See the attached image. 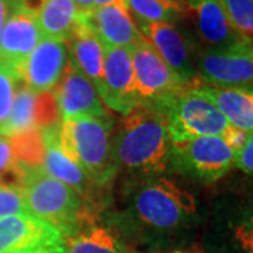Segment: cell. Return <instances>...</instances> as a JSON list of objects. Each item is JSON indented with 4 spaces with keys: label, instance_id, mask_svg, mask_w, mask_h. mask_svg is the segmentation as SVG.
Wrapping results in <instances>:
<instances>
[{
    "label": "cell",
    "instance_id": "6da1fadb",
    "mask_svg": "<svg viewBox=\"0 0 253 253\" xmlns=\"http://www.w3.org/2000/svg\"><path fill=\"white\" fill-rule=\"evenodd\" d=\"M172 156L166 118L155 103H139L123 120L113 142V162L136 172H161Z\"/></svg>",
    "mask_w": 253,
    "mask_h": 253
},
{
    "label": "cell",
    "instance_id": "7a4b0ae2",
    "mask_svg": "<svg viewBox=\"0 0 253 253\" xmlns=\"http://www.w3.org/2000/svg\"><path fill=\"white\" fill-rule=\"evenodd\" d=\"M59 144L65 155L83 170L87 180L100 184L114 174L109 117L63 120L59 126Z\"/></svg>",
    "mask_w": 253,
    "mask_h": 253
},
{
    "label": "cell",
    "instance_id": "3957f363",
    "mask_svg": "<svg viewBox=\"0 0 253 253\" xmlns=\"http://www.w3.org/2000/svg\"><path fill=\"white\" fill-rule=\"evenodd\" d=\"M154 103L166 118L172 145L200 136H222L229 128L219 110L196 89V84Z\"/></svg>",
    "mask_w": 253,
    "mask_h": 253
},
{
    "label": "cell",
    "instance_id": "277c9868",
    "mask_svg": "<svg viewBox=\"0 0 253 253\" xmlns=\"http://www.w3.org/2000/svg\"><path fill=\"white\" fill-rule=\"evenodd\" d=\"M30 214L44 219L58 228L62 235L71 234L82 218L79 194L56 180L42 166L28 168L23 184Z\"/></svg>",
    "mask_w": 253,
    "mask_h": 253
},
{
    "label": "cell",
    "instance_id": "5b68a950",
    "mask_svg": "<svg viewBox=\"0 0 253 253\" xmlns=\"http://www.w3.org/2000/svg\"><path fill=\"white\" fill-rule=\"evenodd\" d=\"M134 207L149 225L169 229L180 225L196 214L197 203L187 190L168 179L144 184L136 193Z\"/></svg>",
    "mask_w": 253,
    "mask_h": 253
},
{
    "label": "cell",
    "instance_id": "8992f818",
    "mask_svg": "<svg viewBox=\"0 0 253 253\" xmlns=\"http://www.w3.org/2000/svg\"><path fill=\"white\" fill-rule=\"evenodd\" d=\"M172 156L183 172L211 183L235 168L236 152L221 136H200L184 144L172 145Z\"/></svg>",
    "mask_w": 253,
    "mask_h": 253
},
{
    "label": "cell",
    "instance_id": "52a82bcc",
    "mask_svg": "<svg viewBox=\"0 0 253 253\" xmlns=\"http://www.w3.org/2000/svg\"><path fill=\"white\" fill-rule=\"evenodd\" d=\"M197 72L204 84L253 89V42L244 40L224 49H207Z\"/></svg>",
    "mask_w": 253,
    "mask_h": 253
},
{
    "label": "cell",
    "instance_id": "ba28073f",
    "mask_svg": "<svg viewBox=\"0 0 253 253\" xmlns=\"http://www.w3.org/2000/svg\"><path fill=\"white\" fill-rule=\"evenodd\" d=\"M131 58L136 90L141 99L161 101L190 87L146 40L131 48Z\"/></svg>",
    "mask_w": 253,
    "mask_h": 253
},
{
    "label": "cell",
    "instance_id": "9c48e42d",
    "mask_svg": "<svg viewBox=\"0 0 253 253\" xmlns=\"http://www.w3.org/2000/svg\"><path fill=\"white\" fill-rule=\"evenodd\" d=\"M101 101L111 110L128 114L142 99L135 86L131 48L104 46Z\"/></svg>",
    "mask_w": 253,
    "mask_h": 253
},
{
    "label": "cell",
    "instance_id": "30bf717a",
    "mask_svg": "<svg viewBox=\"0 0 253 253\" xmlns=\"http://www.w3.org/2000/svg\"><path fill=\"white\" fill-rule=\"evenodd\" d=\"M55 99L63 120L78 117L107 118V111L94 84L73 65L66 62L62 76L54 87Z\"/></svg>",
    "mask_w": 253,
    "mask_h": 253
},
{
    "label": "cell",
    "instance_id": "8fae6325",
    "mask_svg": "<svg viewBox=\"0 0 253 253\" xmlns=\"http://www.w3.org/2000/svg\"><path fill=\"white\" fill-rule=\"evenodd\" d=\"M66 66V42L42 38L17 69L18 78L37 93L52 91Z\"/></svg>",
    "mask_w": 253,
    "mask_h": 253
},
{
    "label": "cell",
    "instance_id": "7c38bea8",
    "mask_svg": "<svg viewBox=\"0 0 253 253\" xmlns=\"http://www.w3.org/2000/svg\"><path fill=\"white\" fill-rule=\"evenodd\" d=\"M49 245H63V235L44 219L31 214L0 218V253Z\"/></svg>",
    "mask_w": 253,
    "mask_h": 253
},
{
    "label": "cell",
    "instance_id": "4fadbf2b",
    "mask_svg": "<svg viewBox=\"0 0 253 253\" xmlns=\"http://www.w3.org/2000/svg\"><path fill=\"white\" fill-rule=\"evenodd\" d=\"M139 31L162 59L187 86L197 84V72L191 62L189 42L170 23H139Z\"/></svg>",
    "mask_w": 253,
    "mask_h": 253
},
{
    "label": "cell",
    "instance_id": "5bb4252c",
    "mask_svg": "<svg viewBox=\"0 0 253 253\" xmlns=\"http://www.w3.org/2000/svg\"><path fill=\"white\" fill-rule=\"evenodd\" d=\"M41 40L37 13L10 6L0 38V61L17 71Z\"/></svg>",
    "mask_w": 253,
    "mask_h": 253
},
{
    "label": "cell",
    "instance_id": "9a60e30c",
    "mask_svg": "<svg viewBox=\"0 0 253 253\" xmlns=\"http://www.w3.org/2000/svg\"><path fill=\"white\" fill-rule=\"evenodd\" d=\"M87 18L103 46L132 48L145 40L126 9V1L94 7Z\"/></svg>",
    "mask_w": 253,
    "mask_h": 253
},
{
    "label": "cell",
    "instance_id": "2e32d148",
    "mask_svg": "<svg viewBox=\"0 0 253 253\" xmlns=\"http://www.w3.org/2000/svg\"><path fill=\"white\" fill-rule=\"evenodd\" d=\"M184 1L187 6V16H191L200 38L210 46L208 49H224L245 40L231 26L219 0Z\"/></svg>",
    "mask_w": 253,
    "mask_h": 253
},
{
    "label": "cell",
    "instance_id": "e0dca14e",
    "mask_svg": "<svg viewBox=\"0 0 253 253\" xmlns=\"http://www.w3.org/2000/svg\"><path fill=\"white\" fill-rule=\"evenodd\" d=\"M87 16H83L66 44L71 49V62L94 84L99 93L103 86L104 46L91 30Z\"/></svg>",
    "mask_w": 253,
    "mask_h": 253
},
{
    "label": "cell",
    "instance_id": "ac0fdd59",
    "mask_svg": "<svg viewBox=\"0 0 253 253\" xmlns=\"http://www.w3.org/2000/svg\"><path fill=\"white\" fill-rule=\"evenodd\" d=\"M196 89L219 110L229 126L252 134L253 89L221 87L200 83L196 84Z\"/></svg>",
    "mask_w": 253,
    "mask_h": 253
},
{
    "label": "cell",
    "instance_id": "d6986e66",
    "mask_svg": "<svg viewBox=\"0 0 253 253\" xmlns=\"http://www.w3.org/2000/svg\"><path fill=\"white\" fill-rule=\"evenodd\" d=\"M59 126L41 129L44 142L42 168L48 174H51L56 180L68 184L79 194L86 190L87 177L81 168L62 151L59 144Z\"/></svg>",
    "mask_w": 253,
    "mask_h": 253
},
{
    "label": "cell",
    "instance_id": "ffe728a7",
    "mask_svg": "<svg viewBox=\"0 0 253 253\" xmlns=\"http://www.w3.org/2000/svg\"><path fill=\"white\" fill-rule=\"evenodd\" d=\"M83 16L72 0H45L37 13V21L42 38L66 42Z\"/></svg>",
    "mask_w": 253,
    "mask_h": 253
},
{
    "label": "cell",
    "instance_id": "44dd1931",
    "mask_svg": "<svg viewBox=\"0 0 253 253\" xmlns=\"http://www.w3.org/2000/svg\"><path fill=\"white\" fill-rule=\"evenodd\" d=\"M126 4L138 23L174 24L187 16L184 0H126Z\"/></svg>",
    "mask_w": 253,
    "mask_h": 253
},
{
    "label": "cell",
    "instance_id": "7402d4cb",
    "mask_svg": "<svg viewBox=\"0 0 253 253\" xmlns=\"http://www.w3.org/2000/svg\"><path fill=\"white\" fill-rule=\"evenodd\" d=\"M37 96L38 93L31 90L23 82L18 84L9 117L0 129V135H14L18 132L37 128Z\"/></svg>",
    "mask_w": 253,
    "mask_h": 253
},
{
    "label": "cell",
    "instance_id": "603a6c76",
    "mask_svg": "<svg viewBox=\"0 0 253 253\" xmlns=\"http://www.w3.org/2000/svg\"><path fill=\"white\" fill-rule=\"evenodd\" d=\"M66 253H123V249L109 229L90 226L69 239Z\"/></svg>",
    "mask_w": 253,
    "mask_h": 253
},
{
    "label": "cell",
    "instance_id": "cb8c5ba5",
    "mask_svg": "<svg viewBox=\"0 0 253 253\" xmlns=\"http://www.w3.org/2000/svg\"><path fill=\"white\" fill-rule=\"evenodd\" d=\"M16 161L28 168L42 166L44 162V142L41 129H28L7 136Z\"/></svg>",
    "mask_w": 253,
    "mask_h": 253
},
{
    "label": "cell",
    "instance_id": "d4e9b609",
    "mask_svg": "<svg viewBox=\"0 0 253 253\" xmlns=\"http://www.w3.org/2000/svg\"><path fill=\"white\" fill-rule=\"evenodd\" d=\"M27 174V166L16 161L9 138L0 135V186L23 189Z\"/></svg>",
    "mask_w": 253,
    "mask_h": 253
},
{
    "label": "cell",
    "instance_id": "484cf974",
    "mask_svg": "<svg viewBox=\"0 0 253 253\" xmlns=\"http://www.w3.org/2000/svg\"><path fill=\"white\" fill-rule=\"evenodd\" d=\"M219 3L236 33L253 42V0H219Z\"/></svg>",
    "mask_w": 253,
    "mask_h": 253
},
{
    "label": "cell",
    "instance_id": "4316f807",
    "mask_svg": "<svg viewBox=\"0 0 253 253\" xmlns=\"http://www.w3.org/2000/svg\"><path fill=\"white\" fill-rule=\"evenodd\" d=\"M21 83L17 71L0 61V129L4 126L13 106L14 94Z\"/></svg>",
    "mask_w": 253,
    "mask_h": 253
},
{
    "label": "cell",
    "instance_id": "83f0119b",
    "mask_svg": "<svg viewBox=\"0 0 253 253\" xmlns=\"http://www.w3.org/2000/svg\"><path fill=\"white\" fill-rule=\"evenodd\" d=\"M61 113L58 109V103L52 91L38 93L37 96V114L36 126L38 129H45L51 126H59Z\"/></svg>",
    "mask_w": 253,
    "mask_h": 253
},
{
    "label": "cell",
    "instance_id": "f1b7e54d",
    "mask_svg": "<svg viewBox=\"0 0 253 253\" xmlns=\"http://www.w3.org/2000/svg\"><path fill=\"white\" fill-rule=\"evenodd\" d=\"M20 214H30L23 189L0 186V218Z\"/></svg>",
    "mask_w": 253,
    "mask_h": 253
},
{
    "label": "cell",
    "instance_id": "f546056e",
    "mask_svg": "<svg viewBox=\"0 0 253 253\" xmlns=\"http://www.w3.org/2000/svg\"><path fill=\"white\" fill-rule=\"evenodd\" d=\"M234 236L245 253H253V207L248 210L236 224Z\"/></svg>",
    "mask_w": 253,
    "mask_h": 253
},
{
    "label": "cell",
    "instance_id": "4dcf8cb0",
    "mask_svg": "<svg viewBox=\"0 0 253 253\" xmlns=\"http://www.w3.org/2000/svg\"><path fill=\"white\" fill-rule=\"evenodd\" d=\"M235 166L245 173L253 174V132L248 135L244 146L236 152Z\"/></svg>",
    "mask_w": 253,
    "mask_h": 253
},
{
    "label": "cell",
    "instance_id": "1f68e13d",
    "mask_svg": "<svg viewBox=\"0 0 253 253\" xmlns=\"http://www.w3.org/2000/svg\"><path fill=\"white\" fill-rule=\"evenodd\" d=\"M248 135H249V134H248V132H245V131H242V129L229 126V128L226 129L225 134L221 136V138L225 141L226 145H228L234 152H238V151L244 146L245 141H246Z\"/></svg>",
    "mask_w": 253,
    "mask_h": 253
},
{
    "label": "cell",
    "instance_id": "d6a6232c",
    "mask_svg": "<svg viewBox=\"0 0 253 253\" xmlns=\"http://www.w3.org/2000/svg\"><path fill=\"white\" fill-rule=\"evenodd\" d=\"M11 253H66V248L65 245H49V246H38V248H31V249Z\"/></svg>",
    "mask_w": 253,
    "mask_h": 253
},
{
    "label": "cell",
    "instance_id": "836d02e7",
    "mask_svg": "<svg viewBox=\"0 0 253 253\" xmlns=\"http://www.w3.org/2000/svg\"><path fill=\"white\" fill-rule=\"evenodd\" d=\"M10 6H14V7H23V9H27L30 11H34L38 13L40 7L42 6V3L45 0H9Z\"/></svg>",
    "mask_w": 253,
    "mask_h": 253
},
{
    "label": "cell",
    "instance_id": "e575fe53",
    "mask_svg": "<svg viewBox=\"0 0 253 253\" xmlns=\"http://www.w3.org/2000/svg\"><path fill=\"white\" fill-rule=\"evenodd\" d=\"M10 11V1L9 0H0V38H1V31L4 27V23L7 20Z\"/></svg>",
    "mask_w": 253,
    "mask_h": 253
},
{
    "label": "cell",
    "instance_id": "d590c367",
    "mask_svg": "<svg viewBox=\"0 0 253 253\" xmlns=\"http://www.w3.org/2000/svg\"><path fill=\"white\" fill-rule=\"evenodd\" d=\"M73 3L78 6V9L81 10L83 14H90L94 10V0H72Z\"/></svg>",
    "mask_w": 253,
    "mask_h": 253
},
{
    "label": "cell",
    "instance_id": "8d00e7d4",
    "mask_svg": "<svg viewBox=\"0 0 253 253\" xmlns=\"http://www.w3.org/2000/svg\"><path fill=\"white\" fill-rule=\"evenodd\" d=\"M118 1H126V0H94V6L101 7V6H109V4L118 3Z\"/></svg>",
    "mask_w": 253,
    "mask_h": 253
},
{
    "label": "cell",
    "instance_id": "74e56055",
    "mask_svg": "<svg viewBox=\"0 0 253 253\" xmlns=\"http://www.w3.org/2000/svg\"><path fill=\"white\" fill-rule=\"evenodd\" d=\"M174 253H183V252H174Z\"/></svg>",
    "mask_w": 253,
    "mask_h": 253
}]
</instances>
